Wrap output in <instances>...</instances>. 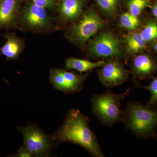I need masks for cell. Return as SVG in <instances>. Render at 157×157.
<instances>
[{"mask_svg":"<svg viewBox=\"0 0 157 157\" xmlns=\"http://www.w3.org/2000/svg\"><path fill=\"white\" fill-rule=\"evenodd\" d=\"M141 34L147 42L157 39V23L149 21L141 31Z\"/></svg>","mask_w":157,"mask_h":157,"instance_id":"19","label":"cell"},{"mask_svg":"<svg viewBox=\"0 0 157 157\" xmlns=\"http://www.w3.org/2000/svg\"><path fill=\"white\" fill-rule=\"evenodd\" d=\"M101 17L92 9L85 12L81 20L71 29L70 39L78 44H84L103 26Z\"/></svg>","mask_w":157,"mask_h":157,"instance_id":"5","label":"cell"},{"mask_svg":"<svg viewBox=\"0 0 157 157\" xmlns=\"http://www.w3.org/2000/svg\"><path fill=\"white\" fill-rule=\"evenodd\" d=\"M126 5L129 13L137 17L144 9L151 7L150 0H127Z\"/></svg>","mask_w":157,"mask_h":157,"instance_id":"16","label":"cell"},{"mask_svg":"<svg viewBox=\"0 0 157 157\" xmlns=\"http://www.w3.org/2000/svg\"><path fill=\"white\" fill-rule=\"evenodd\" d=\"M125 43L128 53L134 55L144 49L147 42L141 33H135L127 35L125 38Z\"/></svg>","mask_w":157,"mask_h":157,"instance_id":"15","label":"cell"},{"mask_svg":"<svg viewBox=\"0 0 157 157\" xmlns=\"http://www.w3.org/2000/svg\"><path fill=\"white\" fill-rule=\"evenodd\" d=\"M2 0H0V2H1V1H2Z\"/></svg>","mask_w":157,"mask_h":157,"instance_id":"25","label":"cell"},{"mask_svg":"<svg viewBox=\"0 0 157 157\" xmlns=\"http://www.w3.org/2000/svg\"><path fill=\"white\" fill-rule=\"evenodd\" d=\"M21 19L31 28L42 29L49 25L51 18L46 9L30 2L26 5L21 14Z\"/></svg>","mask_w":157,"mask_h":157,"instance_id":"9","label":"cell"},{"mask_svg":"<svg viewBox=\"0 0 157 157\" xmlns=\"http://www.w3.org/2000/svg\"><path fill=\"white\" fill-rule=\"evenodd\" d=\"M105 63L103 60L92 62L84 59L70 58L66 60L65 68L67 70H75L82 73L101 67Z\"/></svg>","mask_w":157,"mask_h":157,"instance_id":"14","label":"cell"},{"mask_svg":"<svg viewBox=\"0 0 157 157\" xmlns=\"http://www.w3.org/2000/svg\"></svg>","mask_w":157,"mask_h":157,"instance_id":"26","label":"cell"},{"mask_svg":"<svg viewBox=\"0 0 157 157\" xmlns=\"http://www.w3.org/2000/svg\"><path fill=\"white\" fill-rule=\"evenodd\" d=\"M122 122L139 139L157 137V107H148L138 102L128 101Z\"/></svg>","mask_w":157,"mask_h":157,"instance_id":"2","label":"cell"},{"mask_svg":"<svg viewBox=\"0 0 157 157\" xmlns=\"http://www.w3.org/2000/svg\"><path fill=\"white\" fill-rule=\"evenodd\" d=\"M90 119L77 109H70L61 126L50 136L55 144L70 142L79 145L92 156L104 157L95 135L89 126Z\"/></svg>","mask_w":157,"mask_h":157,"instance_id":"1","label":"cell"},{"mask_svg":"<svg viewBox=\"0 0 157 157\" xmlns=\"http://www.w3.org/2000/svg\"><path fill=\"white\" fill-rule=\"evenodd\" d=\"M130 90L128 89L121 94L108 90L93 96L91 99L93 114L106 126H112L122 121L124 111L121 109V102L128 95Z\"/></svg>","mask_w":157,"mask_h":157,"instance_id":"3","label":"cell"},{"mask_svg":"<svg viewBox=\"0 0 157 157\" xmlns=\"http://www.w3.org/2000/svg\"><path fill=\"white\" fill-rule=\"evenodd\" d=\"M7 41L1 48L0 53L8 59H16L18 57L23 49L21 40L13 35L7 36Z\"/></svg>","mask_w":157,"mask_h":157,"instance_id":"13","label":"cell"},{"mask_svg":"<svg viewBox=\"0 0 157 157\" xmlns=\"http://www.w3.org/2000/svg\"><path fill=\"white\" fill-rule=\"evenodd\" d=\"M99 78L105 87H113L126 82L128 73L119 61L112 60L105 62L99 72Z\"/></svg>","mask_w":157,"mask_h":157,"instance_id":"8","label":"cell"},{"mask_svg":"<svg viewBox=\"0 0 157 157\" xmlns=\"http://www.w3.org/2000/svg\"><path fill=\"white\" fill-rule=\"evenodd\" d=\"M90 54L101 58H113L121 56L119 41L111 33H102L96 37L89 46Z\"/></svg>","mask_w":157,"mask_h":157,"instance_id":"7","label":"cell"},{"mask_svg":"<svg viewBox=\"0 0 157 157\" xmlns=\"http://www.w3.org/2000/svg\"><path fill=\"white\" fill-rule=\"evenodd\" d=\"M16 156L18 157H31L33 155L30 151H29L28 149L24 145L21 146L18 150Z\"/></svg>","mask_w":157,"mask_h":157,"instance_id":"22","label":"cell"},{"mask_svg":"<svg viewBox=\"0 0 157 157\" xmlns=\"http://www.w3.org/2000/svg\"><path fill=\"white\" fill-rule=\"evenodd\" d=\"M154 48L156 51L157 52V42H156L154 45Z\"/></svg>","mask_w":157,"mask_h":157,"instance_id":"24","label":"cell"},{"mask_svg":"<svg viewBox=\"0 0 157 157\" xmlns=\"http://www.w3.org/2000/svg\"><path fill=\"white\" fill-rule=\"evenodd\" d=\"M17 130L21 133L24 138V145L33 156H48L52 147L50 137L41 129L34 124L18 127Z\"/></svg>","mask_w":157,"mask_h":157,"instance_id":"4","label":"cell"},{"mask_svg":"<svg viewBox=\"0 0 157 157\" xmlns=\"http://www.w3.org/2000/svg\"><path fill=\"white\" fill-rule=\"evenodd\" d=\"M151 8L152 14L157 19V0L151 6Z\"/></svg>","mask_w":157,"mask_h":157,"instance_id":"23","label":"cell"},{"mask_svg":"<svg viewBox=\"0 0 157 157\" xmlns=\"http://www.w3.org/2000/svg\"><path fill=\"white\" fill-rule=\"evenodd\" d=\"M120 21L122 27L128 30L136 29L140 24V21L138 17L130 14L129 12L122 14Z\"/></svg>","mask_w":157,"mask_h":157,"instance_id":"18","label":"cell"},{"mask_svg":"<svg viewBox=\"0 0 157 157\" xmlns=\"http://www.w3.org/2000/svg\"><path fill=\"white\" fill-rule=\"evenodd\" d=\"M39 7L45 9L53 10L56 6V0H29Z\"/></svg>","mask_w":157,"mask_h":157,"instance_id":"21","label":"cell"},{"mask_svg":"<svg viewBox=\"0 0 157 157\" xmlns=\"http://www.w3.org/2000/svg\"><path fill=\"white\" fill-rule=\"evenodd\" d=\"M150 93V98L146 104L147 107H157V77L152 79L151 82L147 86L143 87Z\"/></svg>","mask_w":157,"mask_h":157,"instance_id":"20","label":"cell"},{"mask_svg":"<svg viewBox=\"0 0 157 157\" xmlns=\"http://www.w3.org/2000/svg\"><path fill=\"white\" fill-rule=\"evenodd\" d=\"M86 76L59 69L50 71V81L56 89L65 94L77 93L83 88Z\"/></svg>","mask_w":157,"mask_h":157,"instance_id":"6","label":"cell"},{"mask_svg":"<svg viewBox=\"0 0 157 157\" xmlns=\"http://www.w3.org/2000/svg\"><path fill=\"white\" fill-rule=\"evenodd\" d=\"M104 13L112 16L117 12L120 0H95Z\"/></svg>","mask_w":157,"mask_h":157,"instance_id":"17","label":"cell"},{"mask_svg":"<svg viewBox=\"0 0 157 157\" xmlns=\"http://www.w3.org/2000/svg\"><path fill=\"white\" fill-rule=\"evenodd\" d=\"M84 0H61L59 6L60 17L66 21L77 19L84 6Z\"/></svg>","mask_w":157,"mask_h":157,"instance_id":"12","label":"cell"},{"mask_svg":"<svg viewBox=\"0 0 157 157\" xmlns=\"http://www.w3.org/2000/svg\"><path fill=\"white\" fill-rule=\"evenodd\" d=\"M132 71L140 78L151 76L157 71V64L150 56L140 54L135 57L132 63Z\"/></svg>","mask_w":157,"mask_h":157,"instance_id":"10","label":"cell"},{"mask_svg":"<svg viewBox=\"0 0 157 157\" xmlns=\"http://www.w3.org/2000/svg\"><path fill=\"white\" fill-rule=\"evenodd\" d=\"M21 0H2L0 2V29L14 24Z\"/></svg>","mask_w":157,"mask_h":157,"instance_id":"11","label":"cell"}]
</instances>
